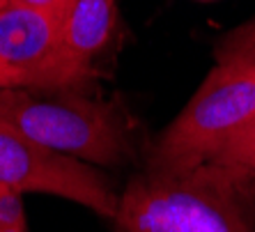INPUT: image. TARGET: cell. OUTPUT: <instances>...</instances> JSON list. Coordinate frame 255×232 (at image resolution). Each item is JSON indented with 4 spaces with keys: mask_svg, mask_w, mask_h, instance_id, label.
I'll list each match as a JSON object with an SVG mask.
<instances>
[{
    "mask_svg": "<svg viewBox=\"0 0 255 232\" xmlns=\"http://www.w3.org/2000/svg\"><path fill=\"white\" fill-rule=\"evenodd\" d=\"M0 232H28V226H12V228H0Z\"/></svg>",
    "mask_w": 255,
    "mask_h": 232,
    "instance_id": "cell-12",
    "label": "cell"
},
{
    "mask_svg": "<svg viewBox=\"0 0 255 232\" xmlns=\"http://www.w3.org/2000/svg\"><path fill=\"white\" fill-rule=\"evenodd\" d=\"M115 232H255L253 177L205 163L136 177L120 196Z\"/></svg>",
    "mask_w": 255,
    "mask_h": 232,
    "instance_id": "cell-1",
    "label": "cell"
},
{
    "mask_svg": "<svg viewBox=\"0 0 255 232\" xmlns=\"http://www.w3.org/2000/svg\"><path fill=\"white\" fill-rule=\"evenodd\" d=\"M28 226L23 209V193L0 182V228Z\"/></svg>",
    "mask_w": 255,
    "mask_h": 232,
    "instance_id": "cell-9",
    "label": "cell"
},
{
    "mask_svg": "<svg viewBox=\"0 0 255 232\" xmlns=\"http://www.w3.org/2000/svg\"><path fill=\"white\" fill-rule=\"evenodd\" d=\"M0 67L14 88L30 92H76L95 83L92 62L67 46L58 18L12 0L0 7Z\"/></svg>",
    "mask_w": 255,
    "mask_h": 232,
    "instance_id": "cell-4",
    "label": "cell"
},
{
    "mask_svg": "<svg viewBox=\"0 0 255 232\" xmlns=\"http://www.w3.org/2000/svg\"><path fill=\"white\" fill-rule=\"evenodd\" d=\"M255 117V78L216 67L152 147L147 170L186 173L216 156Z\"/></svg>",
    "mask_w": 255,
    "mask_h": 232,
    "instance_id": "cell-3",
    "label": "cell"
},
{
    "mask_svg": "<svg viewBox=\"0 0 255 232\" xmlns=\"http://www.w3.org/2000/svg\"><path fill=\"white\" fill-rule=\"evenodd\" d=\"M118 23L115 0H69L60 28L67 46L78 58L92 62L108 46Z\"/></svg>",
    "mask_w": 255,
    "mask_h": 232,
    "instance_id": "cell-6",
    "label": "cell"
},
{
    "mask_svg": "<svg viewBox=\"0 0 255 232\" xmlns=\"http://www.w3.org/2000/svg\"><path fill=\"white\" fill-rule=\"evenodd\" d=\"M0 182L18 193H46L113 221L120 196L88 161L51 149L0 124Z\"/></svg>",
    "mask_w": 255,
    "mask_h": 232,
    "instance_id": "cell-5",
    "label": "cell"
},
{
    "mask_svg": "<svg viewBox=\"0 0 255 232\" xmlns=\"http://www.w3.org/2000/svg\"><path fill=\"white\" fill-rule=\"evenodd\" d=\"M209 163L228 168L232 173L246 175V177H255V117L237 136L230 138Z\"/></svg>",
    "mask_w": 255,
    "mask_h": 232,
    "instance_id": "cell-8",
    "label": "cell"
},
{
    "mask_svg": "<svg viewBox=\"0 0 255 232\" xmlns=\"http://www.w3.org/2000/svg\"><path fill=\"white\" fill-rule=\"evenodd\" d=\"M216 67L255 78V18L226 32L214 48Z\"/></svg>",
    "mask_w": 255,
    "mask_h": 232,
    "instance_id": "cell-7",
    "label": "cell"
},
{
    "mask_svg": "<svg viewBox=\"0 0 255 232\" xmlns=\"http://www.w3.org/2000/svg\"><path fill=\"white\" fill-rule=\"evenodd\" d=\"M253 193H255V177H253Z\"/></svg>",
    "mask_w": 255,
    "mask_h": 232,
    "instance_id": "cell-14",
    "label": "cell"
},
{
    "mask_svg": "<svg viewBox=\"0 0 255 232\" xmlns=\"http://www.w3.org/2000/svg\"><path fill=\"white\" fill-rule=\"evenodd\" d=\"M7 2H9V0H0V7H2V5H7Z\"/></svg>",
    "mask_w": 255,
    "mask_h": 232,
    "instance_id": "cell-13",
    "label": "cell"
},
{
    "mask_svg": "<svg viewBox=\"0 0 255 232\" xmlns=\"http://www.w3.org/2000/svg\"><path fill=\"white\" fill-rule=\"evenodd\" d=\"M0 88H14V83H12V78L7 76V72L0 67Z\"/></svg>",
    "mask_w": 255,
    "mask_h": 232,
    "instance_id": "cell-11",
    "label": "cell"
},
{
    "mask_svg": "<svg viewBox=\"0 0 255 232\" xmlns=\"http://www.w3.org/2000/svg\"><path fill=\"white\" fill-rule=\"evenodd\" d=\"M12 2H16V5H23V7H28V9L44 12V14H48V16L58 18V21L62 18L67 5H69V0H12Z\"/></svg>",
    "mask_w": 255,
    "mask_h": 232,
    "instance_id": "cell-10",
    "label": "cell"
},
{
    "mask_svg": "<svg viewBox=\"0 0 255 232\" xmlns=\"http://www.w3.org/2000/svg\"><path fill=\"white\" fill-rule=\"evenodd\" d=\"M0 124L88 163L118 166L131 156L127 115L115 104L74 92L0 88Z\"/></svg>",
    "mask_w": 255,
    "mask_h": 232,
    "instance_id": "cell-2",
    "label": "cell"
}]
</instances>
